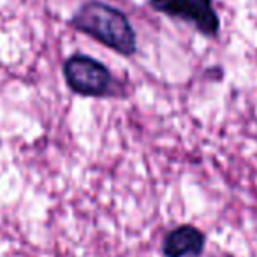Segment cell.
Returning <instances> with one entry per match:
<instances>
[{"mask_svg": "<svg viewBox=\"0 0 257 257\" xmlns=\"http://www.w3.org/2000/svg\"><path fill=\"white\" fill-rule=\"evenodd\" d=\"M71 27L125 57L138 51V36L123 11L100 0H88L72 15Z\"/></svg>", "mask_w": 257, "mask_h": 257, "instance_id": "cell-1", "label": "cell"}, {"mask_svg": "<svg viewBox=\"0 0 257 257\" xmlns=\"http://www.w3.org/2000/svg\"><path fill=\"white\" fill-rule=\"evenodd\" d=\"M64 79L74 93L83 97H109L113 93V76L102 62L76 53L64 62Z\"/></svg>", "mask_w": 257, "mask_h": 257, "instance_id": "cell-2", "label": "cell"}, {"mask_svg": "<svg viewBox=\"0 0 257 257\" xmlns=\"http://www.w3.org/2000/svg\"><path fill=\"white\" fill-rule=\"evenodd\" d=\"M148 6L169 18L192 23L208 37H215L220 29V20L213 8V0H148Z\"/></svg>", "mask_w": 257, "mask_h": 257, "instance_id": "cell-3", "label": "cell"}, {"mask_svg": "<svg viewBox=\"0 0 257 257\" xmlns=\"http://www.w3.org/2000/svg\"><path fill=\"white\" fill-rule=\"evenodd\" d=\"M204 250V234L194 225H178L164 236V257H197Z\"/></svg>", "mask_w": 257, "mask_h": 257, "instance_id": "cell-4", "label": "cell"}]
</instances>
